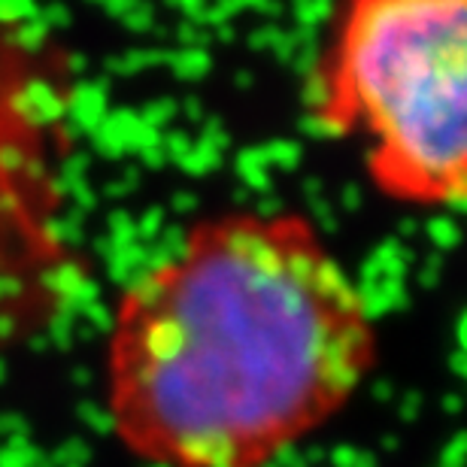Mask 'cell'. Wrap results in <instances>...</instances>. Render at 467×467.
I'll return each mask as SVG.
<instances>
[{"label":"cell","mask_w":467,"mask_h":467,"mask_svg":"<svg viewBox=\"0 0 467 467\" xmlns=\"http://www.w3.org/2000/svg\"><path fill=\"white\" fill-rule=\"evenodd\" d=\"M377 352L368 295L313 219L228 210L119 295L109 428L152 467H267L349 404Z\"/></svg>","instance_id":"obj_1"},{"label":"cell","mask_w":467,"mask_h":467,"mask_svg":"<svg viewBox=\"0 0 467 467\" xmlns=\"http://www.w3.org/2000/svg\"><path fill=\"white\" fill-rule=\"evenodd\" d=\"M313 121L355 140L389 201L467 194V0H340L313 79Z\"/></svg>","instance_id":"obj_2"}]
</instances>
